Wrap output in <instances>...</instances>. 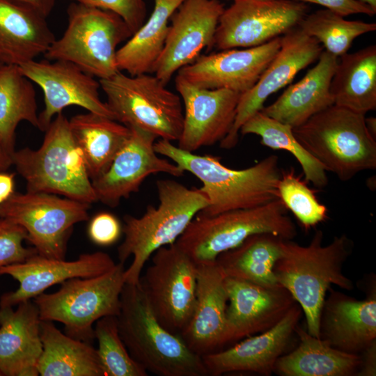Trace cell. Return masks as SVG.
<instances>
[{"instance_id": "6", "label": "cell", "mask_w": 376, "mask_h": 376, "mask_svg": "<svg viewBox=\"0 0 376 376\" xmlns=\"http://www.w3.org/2000/svg\"><path fill=\"white\" fill-rule=\"evenodd\" d=\"M365 115L333 104L292 128L301 145L339 180L376 169V141Z\"/></svg>"}, {"instance_id": "39", "label": "cell", "mask_w": 376, "mask_h": 376, "mask_svg": "<svg viewBox=\"0 0 376 376\" xmlns=\"http://www.w3.org/2000/svg\"><path fill=\"white\" fill-rule=\"evenodd\" d=\"M26 240L24 228L0 217V267L24 262L37 253L33 246H24L23 242Z\"/></svg>"}, {"instance_id": "3", "label": "cell", "mask_w": 376, "mask_h": 376, "mask_svg": "<svg viewBox=\"0 0 376 376\" xmlns=\"http://www.w3.org/2000/svg\"><path fill=\"white\" fill-rule=\"evenodd\" d=\"M159 203L148 205L139 217L125 215L123 242L118 247L119 263L132 256L125 270V283L136 284L148 260L158 249L175 242L195 216L208 204L199 188H188L171 179L156 182Z\"/></svg>"}, {"instance_id": "42", "label": "cell", "mask_w": 376, "mask_h": 376, "mask_svg": "<svg viewBox=\"0 0 376 376\" xmlns=\"http://www.w3.org/2000/svg\"><path fill=\"white\" fill-rule=\"evenodd\" d=\"M302 3H312L324 6L343 17L354 14L373 16L376 10L359 0H292Z\"/></svg>"}, {"instance_id": "19", "label": "cell", "mask_w": 376, "mask_h": 376, "mask_svg": "<svg viewBox=\"0 0 376 376\" xmlns=\"http://www.w3.org/2000/svg\"><path fill=\"white\" fill-rule=\"evenodd\" d=\"M281 37L259 46L201 55L177 75L202 88H225L240 94L251 88L279 51Z\"/></svg>"}, {"instance_id": "40", "label": "cell", "mask_w": 376, "mask_h": 376, "mask_svg": "<svg viewBox=\"0 0 376 376\" xmlns=\"http://www.w3.org/2000/svg\"><path fill=\"white\" fill-rule=\"evenodd\" d=\"M72 2L111 11L120 16L132 34L144 23L146 6L144 0H69Z\"/></svg>"}, {"instance_id": "21", "label": "cell", "mask_w": 376, "mask_h": 376, "mask_svg": "<svg viewBox=\"0 0 376 376\" xmlns=\"http://www.w3.org/2000/svg\"><path fill=\"white\" fill-rule=\"evenodd\" d=\"M116 264L108 253L102 251L81 254L72 261L47 258L36 253L24 262L0 267V275H9L19 283L16 290L1 296L0 307H13L33 299L48 288L72 278L101 275Z\"/></svg>"}, {"instance_id": "45", "label": "cell", "mask_w": 376, "mask_h": 376, "mask_svg": "<svg viewBox=\"0 0 376 376\" xmlns=\"http://www.w3.org/2000/svg\"><path fill=\"white\" fill-rule=\"evenodd\" d=\"M24 3L43 15L45 17L51 13L54 9L56 0H18Z\"/></svg>"}, {"instance_id": "33", "label": "cell", "mask_w": 376, "mask_h": 376, "mask_svg": "<svg viewBox=\"0 0 376 376\" xmlns=\"http://www.w3.org/2000/svg\"><path fill=\"white\" fill-rule=\"evenodd\" d=\"M284 240L271 233H258L215 259L226 276L255 284L279 285L274 267L281 254Z\"/></svg>"}, {"instance_id": "50", "label": "cell", "mask_w": 376, "mask_h": 376, "mask_svg": "<svg viewBox=\"0 0 376 376\" xmlns=\"http://www.w3.org/2000/svg\"><path fill=\"white\" fill-rule=\"evenodd\" d=\"M258 1H272V0H258Z\"/></svg>"}, {"instance_id": "15", "label": "cell", "mask_w": 376, "mask_h": 376, "mask_svg": "<svg viewBox=\"0 0 376 376\" xmlns=\"http://www.w3.org/2000/svg\"><path fill=\"white\" fill-rule=\"evenodd\" d=\"M322 51L320 43L298 26L284 34L279 51L258 81L241 94L234 123L220 142V147L226 150L234 148L242 125L263 108L264 102L272 94L290 84L300 70L318 59Z\"/></svg>"}, {"instance_id": "7", "label": "cell", "mask_w": 376, "mask_h": 376, "mask_svg": "<svg viewBox=\"0 0 376 376\" xmlns=\"http://www.w3.org/2000/svg\"><path fill=\"white\" fill-rule=\"evenodd\" d=\"M287 212L282 200L277 198L251 208L212 216L196 214L175 243L196 263L214 262L220 253L236 247L254 234L295 238L296 226Z\"/></svg>"}, {"instance_id": "22", "label": "cell", "mask_w": 376, "mask_h": 376, "mask_svg": "<svg viewBox=\"0 0 376 376\" xmlns=\"http://www.w3.org/2000/svg\"><path fill=\"white\" fill-rule=\"evenodd\" d=\"M303 313L295 303L272 327L239 340L225 350L202 356L207 374L219 376L233 372H251L269 376L288 345Z\"/></svg>"}, {"instance_id": "12", "label": "cell", "mask_w": 376, "mask_h": 376, "mask_svg": "<svg viewBox=\"0 0 376 376\" xmlns=\"http://www.w3.org/2000/svg\"><path fill=\"white\" fill-rule=\"evenodd\" d=\"M151 257L139 283L159 323L180 336L195 306L196 263L175 243L158 249Z\"/></svg>"}, {"instance_id": "5", "label": "cell", "mask_w": 376, "mask_h": 376, "mask_svg": "<svg viewBox=\"0 0 376 376\" xmlns=\"http://www.w3.org/2000/svg\"><path fill=\"white\" fill-rule=\"evenodd\" d=\"M45 132L40 148L15 150L12 155L13 165L26 182V191L61 195L89 205L97 201L69 120L58 113Z\"/></svg>"}, {"instance_id": "24", "label": "cell", "mask_w": 376, "mask_h": 376, "mask_svg": "<svg viewBox=\"0 0 376 376\" xmlns=\"http://www.w3.org/2000/svg\"><path fill=\"white\" fill-rule=\"evenodd\" d=\"M320 322V338L334 347L352 354L363 352L376 341V290L359 300L328 290Z\"/></svg>"}, {"instance_id": "9", "label": "cell", "mask_w": 376, "mask_h": 376, "mask_svg": "<svg viewBox=\"0 0 376 376\" xmlns=\"http://www.w3.org/2000/svg\"><path fill=\"white\" fill-rule=\"evenodd\" d=\"M124 263L107 272L88 278H72L61 283L53 293L42 292L33 298L41 320L58 322L65 334L92 344L93 324L100 318L118 316L125 282Z\"/></svg>"}, {"instance_id": "11", "label": "cell", "mask_w": 376, "mask_h": 376, "mask_svg": "<svg viewBox=\"0 0 376 376\" xmlns=\"http://www.w3.org/2000/svg\"><path fill=\"white\" fill-rule=\"evenodd\" d=\"M90 205L45 192H14L0 203V217L24 228L38 255L64 260L74 226L88 219Z\"/></svg>"}, {"instance_id": "44", "label": "cell", "mask_w": 376, "mask_h": 376, "mask_svg": "<svg viewBox=\"0 0 376 376\" xmlns=\"http://www.w3.org/2000/svg\"><path fill=\"white\" fill-rule=\"evenodd\" d=\"M14 174L0 172V203L5 202L14 191Z\"/></svg>"}, {"instance_id": "49", "label": "cell", "mask_w": 376, "mask_h": 376, "mask_svg": "<svg viewBox=\"0 0 376 376\" xmlns=\"http://www.w3.org/2000/svg\"><path fill=\"white\" fill-rule=\"evenodd\" d=\"M2 375H2V373H1V371L0 370V376H2Z\"/></svg>"}, {"instance_id": "51", "label": "cell", "mask_w": 376, "mask_h": 376, "mask_svg": "<svg viewBox=\"0 0 376 376\" xmlns=\"http://www.w3.org/2000/svg\"><path fill=\"white\" fill-rule=\"evenodd\" d=\"M233 1H237V0H233Z\"/></svg>"}, {"instance_id": "36", "label": "cell", "mask_w": 376, "mask_h": 376, "mask_svg": "<svg viewBox=\"0 0 376 376\" xmlns=\"http://www.w3.org/2000/svg\"><path fill=\"white\" fill-rule=\"evenodd\" d=\"M298 27L339 58L347 52L356 38L375 31L376 23L346 20L330 10L322 9L307 14Z\"/></svg>"}, {"instance_id": "48", "label": "cell", "mask_w": 376, "mask_h": 376, "mask_svg": "<svg viewBox=\"0 0 376 376\" xmlns=\"http://www.w3.org/2000/svg\"><path fill=\"white\" fill-rule=\"evenodd\" d=\"M369 5L373 9L376 10V0H359Z\"/></svg>"}, {"instance_id": "17", "label": "cell", "mask_w": 376, "mask_h": 376, "mask_svg": "<svg viewBox=\"0 0 376 376\" xmlns=\"http://www.w3.org/2000/svg\"><path fill=\"white\" fill-rule=\"evenodd\" d=\"M130 135L108 169L92 180L97 201L115 207L123 198L137 192L149 175L159 173L181 177L185 171L174 162L160 158L154 149L157 139L144 130L130 127Z\"/></svg>"}, {"instance_id": "20", "label": "cell", "mask_w": 376, "mask_h": 376, "mask_svg": "<svg viewBox=\"0 0 376 376\" xmlns=\"http://www.w3.org/2000/svg\"><path fill=\"white\" fill-rule=\"evenodd\" d=\"M228 295L223 346L272 327L297 303L279 285L263 286L226 276Z\"/></svg>"}, {"instance_id": "34", "label": "cell", "mask_w": 376, "mask_h": 376, "mask_svg": "<svg viewBox=\"0 0 376 376\" xmlns=\"http://www.w3.org/2000/svg\"><path fill=\"white\" fill-rule=\"evenodd\" d=\"M26 121L40 130L36 93L33 82L18 65H0V137L8 150L15 151L18 124Z\"/></svg>"}, {"instance_id": "28", "label": "cell", "mask_w": 376, "mask_h": 376, "mask_svg": "<svg viewBox=\"0 0 376 376\" xmlns=\"http://www.w3.org/2000/svg\"><path fill=\"white\" fill-rule=\"evenodd\" d=\"M295 333L299 340L298 346L278 359L274 373L282 376L357 375L361 363L360 354L339 350L298 324Z\"/></svg>"}, {"instance_id": "25", "label": "cell", "mask_w": 376, "mask_h": 376, "mask_svg": "<svg viewBox=\"0 0 376 376\" xmlns=\"http://www.w3.org/2000/svg\"><path fill=\"white\" fill-rule=\"evenodd\" d=\"M39 310L33 300L0 307V370L3 376H38L42 352Z\"/></svg>"}, {"instance_id": "10", "label": "cell", "mask_w": 376, "mask_h": 376, "mask_svg": "<svg viewBox=\"0 0 376 376\" xmlns=\"http://www.w3.org/2000/svg\"><path fill=\"white\" fill-rule=\"evenodd\" d=\"M99 81L116 120L160 139L178 141L184 116L181 97L155 75L132 76L119 70Z\"/></svg>"}, {"instance_id": "14", "label": "cell", "mask_w": 376, "mask_h": 376, "mask_svg": "<svg viewBox=\"0 0 376 376\" xmlns=\"http://www.w3.org/2000/svg\"><path fill=\"white\" fill-rule=\"evenodd\" d=\"M22 72L37 84L44 94L45 108L39 113L40 130L45 132L53 118L70 106L115 120L100 95L95 77L65 61H30L19 66Z\"/></svg>"}, {"instance_id": "30", "label": "cell", "mask_w": 376, "mask_h": 376, "mask_svg": "<svg viewBox=\"0 0 376 376\" xmlns=\"http://www.w3.org/2000/svg\"><path fill=\"white\" fill-rule=\"evenodd\" d=\"M42 352L37 369L41 376H104L92 344L62 333L52 321L41 320Z\"/></svg>"}, {"instance_id": "35", "label": "cell", "mask_w": 376, "mask_h": 376, "mask_svg": "<svg viewBox=\"0 0 376 376\" xmlns=\"http://www.w3.org/2000/svg\"><path fill=\"white\" fill-rule=\"evenodd\" d=\"M240 132L242 135H258L262 145L289 152L301 166L305 181L317 188L327 185L326 170L297 141L291 126L258 111L242 125Z\"/></svg>"}, {"instance_id": "38", "label": "cell", "mask_w": 376, "mask_h": 376, "mask_svg": "<svg viewBox=\"0 0 376 376\" xmlns=\"http://www.w3.org/2000/svg\"><path fill=\"white\" fill-rule=\"evenodd\" d=\"M279 198L305 230L316 226L327 218V209L317 199L307 182L296 175L293 168L281 171L279 181Z\"/></svg>"}, {"instance_id": "32", "label": "cell", "mask_w": 376, "mask_h": 376, "mask_svg": "<svg viewBox=\"0 0 376 376\" xmlns=\"http://www.w3.org/2000/svg\"><path fill=\"white\" fill-rule=\"evenodd\" d=\"M69 125L91 180L108 169L131 132L116 120L88 111L72 116Z\"/></svg>"}, {"instance_id": "2", "label": "cell", "mask_w": 376, "mask_h": 376, "mask_svg": "<svg viewBox=\"0 0 376 376\" xmlns=\"http://www.w3.org/2000/svg\"><path fill=\"white\" fill-rule=\"evenodd\" d=\"M154 149L202 182L199 189L208 204L197 214L212 216L258 207L280 198L278 185L281 170L276 155H269L252 166L235 170L222 164L217 157L182 150L168 140L159 139L155 142Z\"/></svg>"}, {"instance_id": "37", "label": "cell", "mask_w": 376, "mask_h": 376, "mask_svg": "<svg viewBox=\"0 0 376 376\" xmlns=\"http://www.w3.org/2000/svg\"><path fill=\"white\" fill-rule=\"evenodd\" d=\"M98 357L104 376H148L130 354L118 332L117 316L99 319L94 327Z\"/></svg>"}, {"instance_id": "47", "label": "cell", "mask_w": 376, "mask_h": 376, "mask_svg": "<svg viewBox=\"0 0 376 376\" xmlns=\"http://www.w3.org/2000/svg\"><path fill=\"white\" fill-rule=\"evenodd\" d=\"M365 122L368 132L376 139V118L375 117L365 118Z\"/></svg>"}, {"instance_id": "31", "label": "cell", "mask_w": 376, "mask_h": 376, "mask_svg": "<svg viewBox=\"0 0 376 376\" xmlns=\"http://www.w3.org/2000/svg\"><path fill=\"white\" fill-rule=\"evenodd\" d=\"M184 0H154L149 18L118 48V70L130 75L153 73L165 45L169 21Z\"/></svg>"}, {"instance_id": "43", "label": "cell", "mask_w": 376, "mask_h": 376, "mask_svg": "<svg viewBox=\"0 0 376 376\" xmlns=\"http://www.w3.org/2000/svg\"><path fill=\"white\" fill-rule=\"evenodd\" d=\"M376 375V341L370 345L361 355V363L357 376H375Z\"/></svg>"}, {"instance_id": "46", "label": "cell", "mask_w": 376, "mask_h": 376, "mask_svg": "<svg viewBox=\"0 0 376 376\" xmlns=\"http://www.w3.org/2000/svg\"><path fill=\"white\" fill-rule=\"evenodd\" d=\"M12 155L0 137V172L6 171L13 165Z\"/></svg>"}, {"instance_id": "27", "label": "cell", "mask_w": 376, "mask_h": 376, "mask_svg": "<svg viewBox=\"0 0 376 376\" xmlns=\"http://www.w3.org/2000/svg\"><path fill=\"white\" fill-rule=\"evenodd\" d=\"M338 58L323 50L317 64L301 80L290 85L275 102L260 111L294 128L333 105L329 88Z\"/></svg>"}, {"instance_id": "18", "label": "cell", "mask_w": 376, "mask_h": 376, "mask_svg": "<svg viewBox=\"0 0 376 376\" xmlns=\"http://www.w3.org/2000/svg\"><path fill=\"white\" fill-rule=\"evenodd\" d=\"M175 85L184 111L178 147L194 152L220 143L233 127L241 94L225 88H198L178 75Z\"/></svg>"}, {"instance_id": "4", "label": "cell", "mask_w": 376, "mask_h": 376, "mask_svg": "<svg viewBox=\"0 0 376 376\" xmlns=\"http://www.w3.org/2000/svg\"><path fill=\"white\" fill-rule=\"evenodd\" d=\"M118 318L119 335L133 359L159 376L207 375L202 357L157 319L139 281L125 283Z\"/></svg>"}, {"instance_id": "16", "label": "cell", "mask_w": 376, "mask_h": 376, "mask_svg": "<svg viewBox=\"0 0 376 376\" xmlns=\"http://www.w3.org/2000/svg\"><path fill=\"white\" fill-rule=\"evenodd\" d=\"M224 9L218 0H184L170 19L171 23L154 75L167 85L174 74L195 61L205 48L212 47Z\"/></svg>"}, {"instance_id": "26", "label": "cell", "mask_w": 376, "mask_h": 376, "mask_svg": "<svg viewBox=\"0 0 376 376\" xmlns=\"http://www.w3.org/2000/svg\"><path fill=\"white\" fill-rule=\"evenodd\" d=\"M46 19L18 0H0V64L19 66L44 54L56 39Z\"/></svg>"}, {"instance_id": "23", "label": "cell", "mask_w": 376, "mask_h": 376, "mask_svg": "<svg viewBox=\"0 0 376 376\" xmlns=\"http://www.w3.org/2000/svg\"><path fill=\"white\" fill-rule=\"evenodd\" d=\"M196 266L195 306L180 336L191 351L202 357L223 346L228 295L226 275L216 261Z\"/></svg>"}, {"instance_id": "1", "label": "cell", "mask_w": 376, "mask_h": 376, "mask_svg": "<svg viewBox=\"0 0 376 376\" xmlns=\"http://www.w3.org/2000/svg\"><path fill=\"white\" fill-rule=\"evenodd\" d=\"M323 237V232L317 230L306 246L283 240L281 254L274 267L278 283L300 306L307 332L317 338H320V316L329 289L332 285L346 290L354 288L352 281L343 272L351 253L350 240L342 234L324 245Z\"/></svg>"}, {"instance_id": "52", "label": "cell", "mask_w": 376, "mask_h": 376, "mask_svg": "<svg viewBox=\"0 0 376 376\" xmlns=\"http://www.w3.org/2000/svg\"><path fill=\"white\" fill-rule=\"evenodd\" d=\"M0 65H1V64H0Z\"/></svg>"}, {"instance_id": "13", "label": "cell", "mask_w": 376, "mask_h": 376, "mask_svg": "<svg viewBox=\"0 0 376 376\" xmlns=\"http://www.w3.org/2000/svg\"><path fill=\"white\" fill-rule=\"evenodd\" d=\"M305 3L292 0H237L223 11L212 47L217 50L261 45L298 26Z\"/></svg>"}, {"instance_id": "41", "label": "cell", "mask_w": 376, "mask_h": 376, "mask_svg": "<svg viewBox=\"0 0 376 376\" xmlns=\"http://www.w3.org/2000/svg\"><path fill=\"white\" fill-rule=\"evenodd\" d=\"M123 228L118 219L109 212H100L93 217L88 225L91 240L99 246H109L118 241Z\"/></svg>"}, {"instance_id": "8", "label": "cell", "mask_w": 376, "mask_h": 376, "mask_svg": "<svg viewBox=\"0 0 376 376\" xmlns=\"http://www.w3.org/2000/svg\"><path fill=\"white\" fill-rule=\"evenodd\" d=\"M68 24L44 56L49 61L70 62L99 79L118 70V46L132 35L118 15L101 8L72 2L67 9Z\"/></svg>"}, {"instance_id": "29", "label": "cell", "mask_w": 376, "mask_h": 376, "mask_svg": "<svg viewBox=\"0 0 376 376\" xmlns=\"http://www.w3.org/2000/svg\"><path fill=\"white\" fill-rule=\"evenodd\" d=\"M329 90L335 105L363 115L375 110V45L341 56Z\"/></svg>"}]
</instances>
